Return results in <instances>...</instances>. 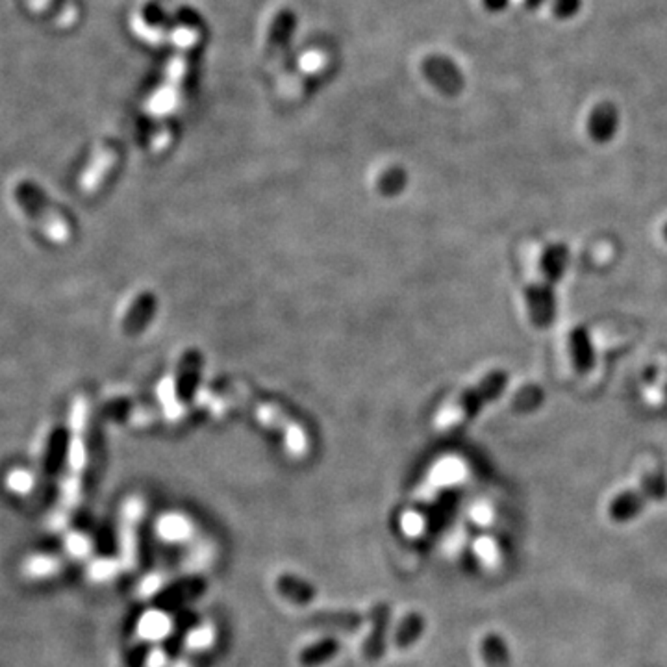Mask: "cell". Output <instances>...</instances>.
<instances>
[{
    "label": "cell",
    "instance_id": "d6986e66",
    "mask_svg": "<svg viewBox=\"0 0 667 667\" xmlns=\"http://www.w3.org/2000/svg\"><path fill=\"white\" fill-rule=\"evenodd\" d=\"M541 3H543V0H525V4H527L529 8H538Z\"/></svg>",
    "mask_w": 667,
    "mask_h": 667
},
{
    "label": "cell",
    "instance_id": "30bf717a",
    "mask_svg": "<svg viewBox=\"0 0 667 667\" xmlns=\"http://www.w3.org/2000/svg\"><path fill=\"white\" fill-rule=\"evenodd\" d=\"M63 567H65L63 562L56 556L36 555V556H32L25 562V565H22V571H25V575L29 579L45 581V579L58 577L63 571Z\"/></svg>",
    "mask_w": 667,
    "mask_h": 667
},
{
    "label": "cell",
    "instance_id": "ba28073f",
    "mask_svg": "<svg viewBox=\"0 0 667 667\" xmlns=\"http://www.w3.org/2000/svg\"><path fill=\"white\" fill-rule=\"evenodd\" d=\"M619 127V113L610 103H601L595 106L586 121V130L588 136L597 141V143H608Z\"/></svg>",
    "mask_w": 667,
    "mask_h": 667
},
{
    "label": "cell",
    "instance_id": "277c9868",
    "mask_svg": "<svg viewBox=\"0 0 667 667\" xmlns=\"http://www.w3.org/2000/svg\"><path fill=\"white\" fill-rule=\"evenodd\" d=\"M13 201L25 211V216L32 219L46 235L51 237L56 243H63L69 240L70 226L63 213L53 204V201L43 194V189L30 182V180H21L13 187Z\"/></svg>",
    "mask_w": 667,
    "mask_h": 667
},
{
    "label": "cell",
    "instance_id": "7a4b0ae2",
    "mask_svg": "<svg viewBox=\"0 0 667 667\" xmlns=\"http://www.w3.org/2000/svg\"><path fill=\"white\" fill-rule=\"evenodd\" d=\"M86 428H87V402L78 399L70 408V426H69V447L65 457V476L62 482L60 508L54 515L58 527H63L67 515L73 512L82 495V479L87 465V447H86Z\"/></svg>",
    "mask_w": 667,
    "mask_h": 667
},
{
    "label": "cell",
    "instance_id": "5b68a950",
    "mask_svg": "<svg viewBox=\"0 0 667 667\" xmlns=\"http://www.w3.org/2000/svg\"><path fill=\"white\" fill-rule=\"evenodd\" d=\"M201 369V354L194 349L180 356L173 376H167L160 384L158 395L167 416L180 417L184 414V393L192 390L194 380Z\"/></svg>",
    "mask_w": 667,
    "mask_h": 667
},
{
    "label": "cell",
    "instance_id": "8992f818",
    "mask_svg": "<svg viewBox=\"0 0 667 667\" xmlns=\"http://www.w3.org/2000/svg\"><path fill=\"white\" fill-rule=\"evenodd\" d=\"M295 25V13L288 8H282L273 15L266 36V56L269 60H276L285 51V46H288L293 36Z\"/></svg>",
    "mask_w": 667,
    "mask_h": 667
},
{
    "label": "cell",
    "instance_id": "3957f363",
    "mask_svg": "<svg viewBox=\"0 0 667 667\" xmlns=\"http://www.w3.org/2000/svg\"><path fill=\"white\" fill-rule=\"evenodd\" d=\"M508 375L503 369H493L481 376L476 383L469 384L465 390L452 395L443 407L436 412L434 428L438 432H450L464 424L484 402L495 399L506 388Z\"/></svg>",
    "mask_w": 667,
    "mask_h": 667
},
{
    "label": "cell",
    "instance_id": "ffe728a7",
    "mask_svg": "<svg viewBox=\"0 0 667 667\" xmlns=\"http://www.w3.org/2000/svg\"><path fill=\"white\" fill-rule=\"evenodd\" d=\"M662 235H663V240L667 242V221H665L663 226H662Z\"/></svg>",
    "mask_w": 667,
    "mask_h": 667
},
{
    "label": "cell",
    "instance_id": "52a82bcc",
    "mask_svg": "<svg viewBox=\"0 0 667 667\" xmlns=\"http://www.w3.org/2000/svg\"><path fill=\"white\" fill-rule=\"evenodd\" d=\"M156 309V299L151 292H143L136 295V299L128 304L125 314L121 317V328L128 336H136L143 328L151 323Z\"/></svg>",
    "mask_w": 667,
    "mask_h": 667
},
{
    "label": "cell",
    "instance_id": "2e32d148",
    "mask_svg": "<svg viewBox=\"0 0 667 667\" xmlns=\"http://www.w3.org/2000/svg\"><path fill=\"white\" fill-rule=\"evenodd\" d=\"M113 571H115V564L113 562L99 560V562H93V565L89 567V575L95 581H104V579H110L113 575Z\"/></svg>",
    "mask_w": 667,
    "mask_h": 667
},
{
    "label": "cell",
    "instance_id": "5bb4252c",
    "mask_svg": "<svg viewBox=\"0 0 667 667\" xmlns=\"http://www.w3.org/2000/svg\"><path fill=\"white\" fill-rule=\"evenodd\" d=\"M165 617H161L160 613H147L145 617H143V622L139 625V632L145 636L147 639L154 638V636H161L165 634Z\"/></svg>",
    "mask_w": 667,
    "mask_h": 667
},
{
    "label": "cell",
    "instance_id": "9c48e42d",
    "mask_svg": "<svg viewBox=\"0 0 667 667\" xmlns=\"http://www.w3.org/2000/svg\"><path fill=\"white\" fill-rule=\"evenodd\" d=\"M143 505L137 498H130L128 503L123 508V556L127 562L136 560V551H137V523L141 517Z\"/></svg>",
    "mask_w": 667,
    "mask_h": 667
},
{
    "label": "cell",
    "instance_id": "e0dca14e",
    "mask_svg": "<svg viewBox=\"0 0 667 667\" xmlns=\"http://www.w3.org/2000/svg\"><path fill=\"white\" fill-rule=\"evenodd\" d=\"M10 488L13 491H29L32 488V479L27 473H12Z\"/></svg>",
    "mask_w": 667,
    "mask_h": 667
},
{
    "label": "cell",
    "instance_id": "7c38bea8",
    "mask_svg": "<svg viewBox=\"0 0 667 667\" xmlns=\"http://www.w3.org/2000/svg\"><path fill=\"white\" fill-rule=\"evenodd\" d=\"M158 531L160 536L165 539H184L189 532V523L180 515H167L161 517Z\"/></svg>",
    "mask_w": 667,
    "mask_h": 667
},
{
    "label": "cell",
    "instance_id": "8fae6325",
    "mask_svg": "<svg viewBox=\"0 0 667 667\" xmlns=\"http://www.w3.org/2000/svg\"><path fill=\"white\" fill-rule=\"evenodd\" d=\"M569 356H571V360H573L577 369L584 371V369L589 367L591 347H589V340L586 336V332L582 328H577L569 336Z\"/></svg>",
    "mask_w": 667,
    "mask_h": 667
},
{
    "label": "cell",
    "instance_id": "ac0fdd59",
    "mask_svg": "<svg viewBox=\"0 0 667 667\" xmlns=\"http://www.w3.org/2000/svg\"><path fill=\"white\" fill-rule=\"evenodd\" d=\"M510 0H482V4L490 12H500L508 6Z\"/></svg>",
    "mask_w": 667,
    "mask_h": 667
},
{
    "label": "cell",
    "instance_id": "9a60e30c",
    "mask_svg": "<svg viewBox=\"0 0 667 667\" xmlns=\"http://www.w3.org/2000/svg\"><path fill=\"white\" fill-rule=\"evenodd\" d=\"M582 8V0H553V13L560 21L573 19Z\"/></svg>",
    "mask_w": 667,
    "mask_h": 667
},
{
    "label": "cell",
    "instance_id": "4fadbf2b",
    "mask_svg": "<svg viewBox=\"0 0 667 667\" xmlns=\"http://www.w3.org/2000/svg\"><path fill=\"white\" fill-rule=\"evenodd\" d=\"M65 549L69 551L70 556L86 558V556L91 555V541H89V538H86L80 532L69 534L67 539H65Z\"/></svg>",
    "mask_w": 667,
    "mask_h": 667
},
{
    "label": "cell",
    "instance_id": "6da1fadb",
    "mask_svg": "<svg viewBox=\"0 0 667 667\" xmlns=\"http://www.w3.org/2000/svg\"><path fill=\"white\" fill-rule=\"evenodd\" d=\"M199 402L210 410H225L228 407H243L252 417L269 431L276 432L293 457H302L308 452V436L304 428L271 400L258 399L243 386H230L228 390H204L199 393Z\"/></svg>",
    "mask_w": 667,
    "mask_h": 667
}]
</instances>
